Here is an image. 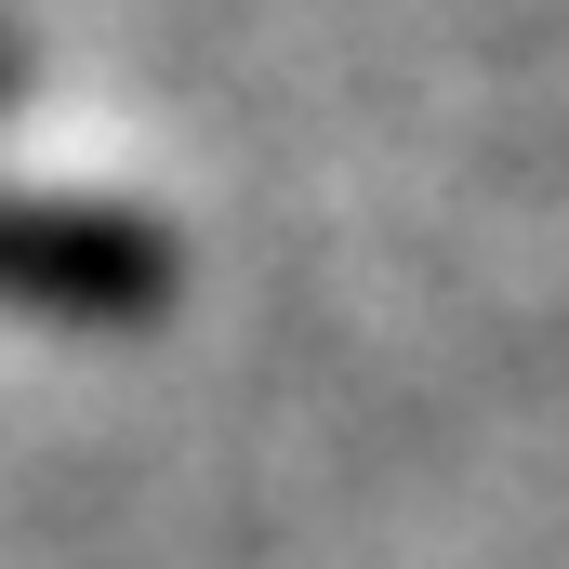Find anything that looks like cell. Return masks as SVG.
Here are the masks:
<instances>
[{
    "label": "cell",
    "mask_w": 569,
    "mask_h": 569,
    "mask_svg": "<svg viewBox=\"0 0 569 569\" xmlns=\"http://www.w3.org/2000/svg\"><path fill=\"white\" fill-rule=\"evenodd\" d=\"M0 93H13V40H0ZM0 305L67 318V331H146L172 305V239L146 212H120V199L0 186Z\"/></svg>",
    "instance_id": "1"
}]
</instances>
